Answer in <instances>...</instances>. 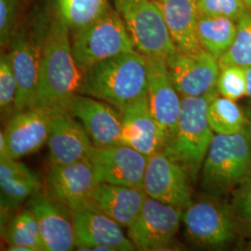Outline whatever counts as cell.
<instances>
[{
	"mask_svg": "<svg viewBox=\"0 0 251 251\" xmlns=\"http://www.w3.org/2000/svg\"><path fill=\"white\" fill-rule=\"evenodd\" d=\"M47 181L50 193L72 211L89 207L100 183L89 158L67 165H51Z\"/></svg>",
	"mask_w": 251,
	"mask_h": 251,
	"instance_id": "2e32d148",
	"label": "cell"
},
{
	"mask_svg": "<svg viewBox=\"0 0 251 251\" xmlns=\"http://www.w3.org/2000/svg\"><path fill=\"white\" fill-rule=\"evenodd\" d=\"M44 35L45 32L37 36L26 27L20 26L6 50L18 83L16 113L36 105Z\"/></svg>",
	"mask_w": 251,
	"mask_h": 251,
	"instance_id": "52a82bcc",
	"label": "cell"
},
{
	"mask_svg": "<svg viewBox=\"0 0 251 251\" xmlns=\"http://www.w3.org/2000/svg\"><path fill=\"white\" fill-rule=\"evenodd\" d=\"M251 176V136L248 128L214 135L201 170V185L213 196L233 192Z\"/></svg>",
	"mask_w": 251,
	"mask_h": 251,
	"instance_id": "277c9868",
	"label": "cell"
},
{
	"mask_svg": "<svg viewBox=\"0 0 251 251\" xmlns=\"http://www.w3.org/2000/svg\"><path fill=\"white\" fill-rule=\"evenodd\" d=\"M1 229L8 247L26 246L35 251H46L36 216L28 207L12 216Z\"/></svg>",
	"mask_w": 251,
	"mask_h": 251,
	"instance_id": "484cf974",
	"label": "cell"
},
{
	"mask_svg": "<svg viewBox=\"0 0 251 251\" xmlns=\"http://www.w3.org/2000/svg\"><path fill=\"white\" fill-rule=\"evenodd\" d=\"M89 159L99 182L144 187L148 156L133 148L122 144L94 146Z\"/></svg>",
	"mask_w": 251,
	"mask_h": 251,
	"instance_id": "8fae6325",
	"label": "cell"
},
{
	"mask_svg": "<svg viewBox=\"0 0 251 251\" xmlns=\"http://www.w3.org/2000/svg\"><path fill=\"white\" fill-rule=\"evenodd\" d=\"M145 58L148 64V104L152 117L162 129L165 146L178 125L181 97L171 79L167 60L159 57Z\"/></svg>",
	"mask_w": 251,
	"mask_h": 251,
	"instance_id": "4fadbf2b",
	"label": "cell"
},
{
	"mask_svg": "<svg viewBox=\"0 0 251 251\" xmlns=\"http://www.w3.org/2000/svg\"><path fill=\"white\" fill-rule=\"evenodd\" d=\"M70 113L75 117L96 147L120 144L122 115L107 102L78 94L73 100Z\"/></svg>",
	"mask_w": 251,
	"mask_h": 251,
	"instance_id": "e0dca14e",
	"label": "cell"
},
{
	"mask_svg": "<svg viewBox=\"0 0 251 251\" xmlns=\"http://www.w3.org/2000/svg\"><path fill=\"white\" fill-rule=\"evenodd\" d=\"M217 89L203 96L181 97L178 125L163 152L180 164L196 182L214 138L207 120V106L218 95Z\"/></svg>",
	"mask_w": 251,
	"mask_h": 251,
	"instance_id": "3957f363",
	"label": "cell"
},
{
	"mask_svg": "<svg viewBox=\"0 0 251 251\" xmlns=\"http://www.w3.org/2000/svg\"><path fill=\"white\" fill-rule=\"evenodd\" d=\"M73 222L77 251H136L122 226L94 208L74 210Z\"/></svg>",
	"mask_w": 251,
	"mask_h": 251,
	"instance_id": "5bb4252c",
	"label": "cell"
},
{
	"mask_svg": "<svg viewBox=\"0 0 251 251\" xmlns=\"http://www.w3.org/2000/svg\"><path fill=\"white\" fill-rule=\"evenodd\" d=\"M167 63L171 79L180 97L203 96L217 89L220 63L206 50L195 53L177 51Z\"/></svg>",
	"mask_w": 251,
	"mask_h": 251,
	"instance_id": "7c38bea8",
	"label": "cell"
},
{
	"mask_svg": "<svg viewBox=\"0 0 251 251\" xmlns=\"http://www.w3.org/2000/svg\"><path fill=\"white\" fill-rule=\"evenodd\" d=\"M36 216L46 251H69L75 248L73 211L50 193L39 190L27 201Z\"/></svg>",
	"mask_w": 251,
	"mask_h": 251,
	"instance_id": "9a60e30c",
	"label": "cell"
},
{
	"mask_svg": "<svg viewBox=\"0 0 251 251\" xmlns=\"http://www.w3.org/2000/svg\"><path fill=\"white\" fill-rule=\"evenodd\" d=\"M136 51L168 60L178 51L156 0H114Z\"/></svg>",
	"mask_w": 251,
	"mask_h": 251,
	"instance_id": "5b68a950",
	"label": "cell"
},
{
	"mask_svg": "<svg viewBox=\"0 0 251 251\" xmlns=\"http://www.w3.org/2000/svg\"><path fill=\"white\" fill-rule=\"evenodd\" d=\"M207 120L216 134L233 135L247 127V116L233 100L215 96L207 106Z\"/></svg>",
	"mask_w": 251,
	"mask_h": 251,
	"instance_id": "4316f807",
	"label": "cell"
},
{
	"mask_svg": "<svg viewBox=\"0 0 251 251\" xmlns=\"http://www.w3.org/2000/svg\"><path fill=\"white\" fill-rule=\"evenodd\" d=\"M83 74L73 55L69 29L52 15L43 39L36 106L51 113L70 112L73 100L80 94Z\"/></svg>",
	"mask_w": 251,
	"mask_h": 251,
	"instance_id": "6da1fadb",
	"label": "cell"
},
{
	"mask_svg": "<svg viewBox=\"0 0 251 251\" xmlns=\"http://www.w3.org/2000/svg\"><path fill=\"white\" fill-rule=\"evenodd\" d=\"M217 90L223 97L233 100L247 95L245 68L237 65H228L221 68L217 81Z\"/></svg>",
	"mask_w": 251,
	"mask_h": 251,
	"instance_id": "4dcf8cb0",
	"label": "cell"
},
{
	"mask_svg": "<svg viewBox=\"0 0 251 251\" xmlns=\"http://www.w3.org/2000/svg\"><path fill=\"white\" fill-rule=\"evenodd\" d=\"M52 15L75 34L113 9L111 0H52Z\"/></svg>",
	"mask_w": 251,
	"mask_h": 251,
	"instance_id": "cb8c5ba5",
	"label": "cell"
},
{
	"mask_svg": "<svg viewBox=\"0 0 251 251\" xmlns=\"http://www.w3.org/2000/svg\"><path fill=\"white\" fill-rule=\"evenodd\" d=\"M144 187H129L100 182L89 207L108 216L118 225L128 228L139 216L146 198Z\"/></svg>",
	"mask_w": 251,
	"mask_h": 251,
	"instance_id": "7402d4cb",
	"label": "cell"
},
{
	"mask_svg": "<svg viewBox=\"0 0 251 251\" xmlns=\"http://www.w3.org/2000/svg\"><path fill=\"white\" fill-rule=\"evenodd\" d=\"M18 83L7 51L0 57V109L2 117H11L16 113Z\"/></svg>",
	"mask_w": 251,
	"mask_h": 251,
	"instance_id": "f546056e",
	"label": "cell"
},
{
	"mask_svg": "<svg viewBox=\"0 0 251 251\" xmlns=\"http://www.w3.org/2000/svg\"><path fill=\"white\" fill-rule=\"evenodd\" d=\"M51 165H67L90 158L94 145L70 112L52 113L48 139Z\"/></svg>",
	"mask_w": 251,
	"mask_h": 251,
	"instance_id": "ac0fdd59",
	"label": "cell"
},
{
	"mask_svg": "<svg viewBox=\"0 0 251 251\" xmlns=\"http://www.w3.org/2000/svg\"><path fill=\"white\" fill-rule=\"evenodd\" d=\"M246 80H247V96L251 98V65L245 67Z\"/></svg>",
	"mask_w": 251,
	"mask_h": 251,
	"instance_id": "836d02e7",
	"label": "cell"
},
{
	"mask_svg": "<svg viewBox=\"0 0 251 251\" xmlns=\"http://www.w3.org/2000/svg\"><path fill=\"white\" fill-rule=\"evenodd\" d=\"M244 1H245L248 8H251V0H244Z\"/></svg>",
	"mask_w": 251,
	"mask_h": 251,
	"instance_id": "d590c367",
	"label": "cell"
},
{
	"mask_svg": "<svg viewBox=\"0 0 251 251\" xmlns=\"http://www.w3.org/2000/svg\"><path fill=\"white\" fill-rule=\"evenodd\" d=\"M198 0H156L178 51L203 50L198 35Z\"/></svg>",
	"mask_w": 251,
	"mask_h": 251,
	"instance_id": "603a6c76",
	"label": "cell"
},
{
	"mask_svg": "<svg viewBox=\"0 0 251 251\" xmlns=\"http://www.w3.org/2000/svg\"><path fill=\"white\" fill-rule=\"evenodd\" d=\"M70 36L74 58L83 72L109 58L136 51L125 24L115 8Z\"/></svg>",
	"mask_w": 251,
	"mask_h": 251,
	"instance_id": "8992f818",
	"label": "cell"
},
{
	"mask_svg": "<svg viewBox=\"0 0 251 251\" xmlns=\"http://www.w3.org/2000/svg\"><path fill=\"white\" fill-rule=\"evenodd\" d=\"M183 210L152 198L127 229V237L138 251H160L171 245L179 232Z\"/></svg>",
	"mask_w": 251,
	"mask_h": 251,
	"instance_id": "ba28073f",
	"label": "cell"
},
{
	"mask_svg": "<svg viewBox=\"0 0 251 251\" xmlns=\"http://www.w3.org/2000/svg\"><path fill=\"white\" fill-rule=\"evenodd\" d=\"M227 206L235 230L251 237V176L232 192Z\"/></svg>",
	"mask_w": 251,
	"mask_h": 251,
	"instance_id": "f1b7e54d",
	"label": "cell"
},
{
	"mask_svg": "<svg viewBox=\"0 0 251 251\" xmlns=\"http://www.w3.org/2000/svg\"><path fill=\"white\" fill-rule=\"evenodd\" d=\"M246 116H247V120H248L247 128H248V130H249V132H250V134H251V108L248 110Z\"/></svg>",
	"mask_w": 251,
	"mask_h": 251,
	"instance_id": "e575fe53",
	"label": "cell"
},
{
	"mask_svg": "<svg viewBox=\"0 0 251 251\" xmlns=\"http://www.w3.org/2000/svg\"><path fill=\"white\" fill-rule=\"evenodd\" d=\"M190 180L187 171L165 152L148 157L144 188L149 198L185 210L193 203Z\"/></svg>",
	"mask_w": 251,
	"mask_h": 251,
	"instance_id": "30bf717a",
	"label": "cell"
},
{
	"mask_svg": "<svg viewBox=\"0 0 251 251\" xmlns=\"http://www.w3.org/2000/svg\"><path fill=\"white\" fill-rule=\"evenodd\" d=\"M189 242L200 248H221L232 242L236 232L227 206L213 200L192 203L182 216Z\"/></svg>",
	"mask_w": 251,
	"mask_h": 251,
	"instance_id": "9c48e42d",
	"label": "cell"
},
{
	"mask_svg": "<svg viewBox=\"0 0 251 251\" xmlns=\"http://www.w3.org/2000/svg\"><path fill=\"white\" fill-rule=\"evenodd\" d=\"M120 113L122 115L120 144L127 145L148 157L163 150L164 134L152 117L147 96L129 104Z\"/></svg>",
	"mask_w": 251,
	"mask_h": 251,
	"instance_id": "44dd1931",
	"label": "cell"
},
{
	"mask_svg": "<svg viewBox=\"0 0 251 251\" xmlns=\"http://www.w3.org/2000/svg\"><path fill=\"white\" fill-rule=\"evenodd\" d=\"M237 25L231 19L199 14L198 35L204 50L218 60L233 45Z\"/></svg>",
	"mask_w": 251,
	"mask_h": 251,
	"instance_id": "d4e9b609",
	"label": "cell"
},
{
	"mask_svg": "<svg viewBox=\"0 0 251 251\" xmlns=\"http://www.w3.org/2000/svg\"><path fill=\"white\" fill-rule=\"evenodd\" d=\"M39 190L41 182L35 171L9 154L0 155L1 226L9 216Z\"/></svg>",
	"mask_w": 251,
	"mask_h": 251,
	"instance_id": "ffe728a7",
	"label": "cell"
},
{
	"mask_svg": "<svg viewBox=\"0 0 251 251\" xmlns=\"http://www.w3.org/2000/svg\"><path fill=\"white\" fill-rule=\"evenodd\" d=\"M23 0H0V46L6 51L20 28Z\"/></svg>",
	"mask_w": 251,
	"mask_h": 251,
	"instance_id": "1f68e13d",
	"label": "cell"
},
{
	"mask_svg": "<svg viewBox=\"0 0 251 251\" xmlns=\"http://www.w3.org/2000/svg\"><path fill=\"white\" fill-rule=\"evenodd\" d=\"M51 112L45 108H27L14 114L3 130L9 155L20 159L37 152L48 143Z\"/></svg>",
	"mask_w": 251,
	"mask_h": 251,
	"instance_id": "d6986e66",
	"label": "cell"
},
{
	"mask_svg": "<svg viewBox=\"0 0 251 251\" xmlns=\"http://www.w3.org/2000/svg\"><path fill=\"white\" fill-rule=\"evenodd\" d=\"M237 32L233 45L220 59V67L251 65V8H248L236 22Z\"/></svg>",
	"mask_w": 251,
	"mask_h": 251,
	"instance_id": "83f0119b",
	"label": "cell"
},
{
	"mask_svg": "<svg viewBox=\"0 0 251 251\" xmlns=\"http://www.w3.org/2000/svg\"><path fill=\"white\" fill-rule=\"evenodd\" d=\"M147 93V60L137 51L95 63L83 74L80 94L103 100L119 112Z\"/></svg>",
	"mask_w": 251,
	"mask_h": 251,
	"instance_id": "7a4b0ae2",
	"label": "cell"
},
{
	"mask_svg": "<svg viewBox=\"0 0 251 251\" xmlns=\"http://www.w3.org/2000/svg\"><path fill=\"white\" fill-rule=\"evenodd\" d=\"M199 14L225 17L237 22L248 9L244 0H198Z\"/></svg>",
	"mask_w": 251,
	"mask_h": 251,
	"instance_id": "d6a6232c",
	"label": "cell"
}]
</instances>
